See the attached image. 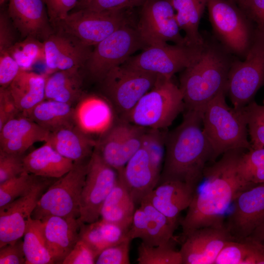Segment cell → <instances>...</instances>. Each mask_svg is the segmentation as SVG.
Masks as SVG:
<instances>
[{
	"mask_svg": "<svg viewBox=\"0 0 264 264\" xmlns=\"http://www.w3.org/2000/svg\"><path fill=\"white\" fill-rule=\"evenodd\" d=\"M245 150L235 149L222 154L204 169L203 182L196 190L180 224L183 240L197 229L225 225L224 215L237 197L255 184L247 182L239 170Z\"/></svg>",
	"mask_w": 264,
	"mask_h": 264,
	"instance_id": "1",
	"label": "cell"
},
{
	"mask_svg": "<svg viewBox=\"0 0 264 264\" xmlns=\"http://www.w3.org/2000/svg\"><path fill=\"white\" fill-rule=\"evenodd\" d=\"M202 127L201 112L186 110L180 125L167 133L159 183L180 180L197 189L207 163L214 162L213 149Z\"/></svg>",
	"mask_w": 264,
	"mask_h": 264,
	"instance_id": "2",
	"label": "cell"
},
{
	"mask_svg": "<svg viewBox=\"0 0 264 264\" xmlns=\"http://www.w3.org/2000/svg\"><path fill=\"white\" fill-rule=\"evenodd\" d=\"M235 59L216 38H204L198 56L180 76L179 87L186 110L201 112L219 93L226 92L229 72Z\"/></svg>",
	"mask_w": 264,
	"mask_h": 264,
	"instance_id": "3",
	"label": "cell"
},
{
	"mask_svg": "<svg viewBox=\"0 0 264 264\" xmlns=\"http://www.w3.org/2000/svg\"><path fill=\"white\" fill-rule=\"evenodd\" d=\"M226 92H220L201 112L202 129L214 151L213 161L224 153L235 149L250 150L247 123L243 109L230 107Z\"/></svg>",
	"mask_w": 264,
	"mask_h": 264,
	"instance_id": "4",
	"label": "cell"
},
{
	"mask_svg": "<svg viewBox=\"0 0 264 264\" xmlns=\"http://www.w3.org/2000/svg\"><path fill=\"white\" fill-rule=\"evenodd\" d=\"M185 109L183 95L172 79L161 77L122 120L145 129L170 126Z\"/></svg>",
	"mask_w": 264,
	"mask_h": 264,
	"instance_id": "5",
	"label": "cell"
},
{
	"mask_svg": "<svg viewBox=\"0 0 264 264\" xmlns=\"http://www.w3.org/2000/svg\"><path fill=\"white\" fill-rule=\"evenodd\" d=\"M206 7L215 38L244 59L253 38V23L233 0H207Z\"/></svg>",
	"mask_w": 264,
	"mask_h": 264,
	"instance_id": "6",
	"label": "cell"
},
{
	"mask_svg": "<svg viewBox=\"0 0 264 264\" xmlns=\"http://www.w3.org/2000/svg\"><path fill=\"white\" fill-rule=\"evenodd\" d=\"M264 86V32L255 29L250 46L244 60L235 59L229 72L226 93L236 109L252 101Z\"/></svg>",
	"mask_w": 264,
	"mask_h": 264,
	"instance_id": "7",
	"label": "cell"
},
{
	"mask_svg": "<svg viewBox=\"0 0 264 264\" xmlns=\"http://www.w3.org/2000/svg\"><path fill=\"white\" fill-rule=\"evenodd\" d=\"M88 163L74 162L72 169L51 184L39 199L31 218L40 220L50 216L78 219Z\"/></svg>",
	"mask_w": 264,
	"mask_h": 264,
	"instance_id": "8",
	"label": "cell"
},
{
	"mask_svg": "<svg viewBox=\"0 0 264 264\" xmlns=\"http://www.w3.org/2000/svg\"><path fill=\"white\" fill-rule=\"evenodd\" d=\"M161 77L122 64L112 68L101 82L107 99L123 119Z\"/></svg>",
	"mask_w": 264,
	"mask_h": 264,
	"instance_id": "9",
	"label": "cell"
},
{
	"mask_svg": "<svg viewBox=\"0 0 264 264\" xmlns=\"http://www.w3.org/2000/svg\"><path fill=\"white\" fill-rule=\"evenodd\" d=\"M127 24L122 10L99 11L80 8L54 24L61 33L90 47Z\"/></svg>",
	"mask_w": 264,
	"mask_h": 264,
	"instance_id": "10",
	"label": "cell"
},
{
	"mask_svg": "<svg viewBox=\"0 0 264 264\" xmlns=\"http://www.w3.org/2000/svg\"><path fill=\"white\" fill-rule=\"evenodd\" d=\"M146 47L136 28L127 24L95 45L86 63L87 69L93 79L101 82L112 68Z\"/></svg>",
	"mask_w": 264,
	"mask_h": 264,
	"instance_id": "11",
	"label": "cell"
},
{
	"mask_svg": "<svg viewBox=\"0 0 264 264\" xmlns=\"http://www.w3.org/2000/svg\"><path fill=\"white\" fill-rule=\"evenodd\" d=\"M118 178L117 171L107 164L94 149L88 161L80 199V223H90L100 219L102 205Z\"/></svg>",
	"mask_w": 264,
	"mask_h": 264,
	"instance_id": "12",
	"label": "cell"
},
{
	"mask_svg": "<svg viewBox=\"0 0 264 264\" xmlns=\"http://www.w3.org/2000/svg\"><path fill=\"white\" fill-rule=\"evenodd\" d=\"M202 46L168 43L148 46L140 53L131 57L123 64L172 79L175 73L183 70L194 62Z\"/></svg>",
	"mask_w": 264,
	"mask_h": 264,
	"instance_id": "13",
	"label": "cell"
},
{
	"mask_svg": "<svg viewBox=\"0 0 264 264\" xmlns=\"http://www.w3.org/2000/svg\"><path fill=\"white\" fill-rule=\"evenodd\" d=\"M136 29L147 47L169 42L187 44L181 34L170 0H145Z\"/></svg>",
	"mask_w": 264,
	"mask_h": 264,
	"instance_id": "14",
	"label": "cell"
},
{
	"mask_svg": "<svg viewBox=\"0 0 264 264\" xmlns=\"http://www.w3.org/2000/svg\"><path fill=\"white\" fill-rule=\"evenodd\" d=\"M146 130L122 120L102 136L95 149L103 160L118 172L141 147Z\"/></svg>",
	"mask_w": 264,
	"mask_h": 264,
	"instance_id": "15",
	"label": "cell"
},
{
	"mask_svg": "<svg viewBox=\"0 0 264 264\" xmlns=\"http://www.w3.org/2000/svg\"><path fill=\"white\" fill-rule=\"evenodd\" d=\"M264 221V183L242 192L233 202V208L225 222L233 240L249 237Z\"/></svg>",
	"mask_w": 264,
	"mask_h": 264,
	"instance_id": "16",
	"label": "cell"
},
{
	"mask_svg": "<svg viewBox=\"0 0 264 264\" xmlns=\"http://www.w3.org/2000/svg\"><path fill=\"white\" fill-rule=\"evenodd\" d=\"M50 179L41 177L27 194L0 208V248L23 236L39 199L52 183Z\"/></svg>",
	"mask_w": 264,
	"mask_h": 264,
	"instance_id": "17",
	"label": "cell"
},
{
	"mask_svg": "<svg viewBox=\"0 0 264 264\" xmlns=\"http://www.w3.org/2000/svg\"><path fill=\"white\" fill-rule=\"evenodd\" d=\"M231 240L225 225L197 229L183 240L179 250L182 264H214L223 247Z\"/></svg>",
	"mask_w": 264,
	"mask_h": 264,
	"instance_id": "18",
	"label": "cell"
},
{
	"mask_svg": "<svg viewBox=\"0 0 264 264\" xmlns=\"http://www.w3.org/2000/svg\"><path fill=\"white\" fill-rule=\"evenodd\" d=\"M117 172L135 203L139 204L158 185L161 175L142 146Z\"/></svg>",
	"mask_w": 264,
	"mask_h": 264,
	"instance_id": "19",
	"label": "cell"
},
{
	"mask_svg": "<svg viewBox=\"0 0 264 264\" xmlns=\"http://www.w3.org/2000/svg\"><path fill=\"white\" fill-rule=\"evenodd\" d=\"M43 0H8V14L15 28L24 38L44 41L52 34Z\"/></svg>",
	"mask_w": 264,
	"mask_h": 264,
	"instance_id": "20",
	"label": "cell"
},
{
	"mask_svg": "<svg viewBox=\"0 0 264 264\" xmlns=\"http://www.w3.org/2000/svg\"><path fill=\"white\" fill-rule=\"evenodd\" d=\"M40 221L44 242L54 263L62 264L80 239L78 219L50 216Z\"/></svg>",
	"mask_w": 264,
	"mask_h": 264,
	"instance_id": "21",
	"label": "cell"
},
{
	"mask_svg": "<svg viewBox=\"0 0 264 264\" xmlns=\"http://www.w3.org/2000/svg\"><path fill=\"white\" fill-rule=\"evenodd\" d=\"M44 63L52 70L81 67L91 52L90 47L62 33L52 34L44 41Z\"/></svg>",
	"mask_w": 264,
	"mask_h": 264,
	"instance_id": "22",
	"label": "cell"
},
{
	"mask_svg": "<svg viewBox=\"0 0 264 264\" xmlns=\"http://www.w3.org/2000/svg\"><path fill=\"white\" fill-rule=\"evenodd\" d=\"M111 107L107 99L93 94L83 95L74 108V124L89 137L103 136L112 126Z\"/></svg>",
	"mask_w": 264,
	"mask_h": 264,
	"instance_id": "23",
	"label": "cell"
},
{
	"mask_svg": "<svg viewBox=\"0 0 264 264\" xmlns=\"http://www.w3.org/2000/svg\"><path fill=\"white\" fill-rule=\"evenodd\" d=\"M196 190L180 180H166L159 183L143 200L177 224L180 213L189 207Z\"/></svg>",
	"mask_w": 264,
	"mask_h": 264,
	"instance_id": "24",
	"label": "cell"
},
{
	"mask_svg": "<svg viewBox=\"0 0 264 264\" xmlns=\"http://www.w3.org/2000/svg\"><path fill=\"white\" fill-rule=\"evenodd\" d=\"M50 133L27 117H17L0 130V150L22 154L36 142H46Z\"/></svg>",
	"mask_w": 264,
	"mask_h": 264,
	"instance_id": "25",
	"label": "cell"
},
{
	"mask_svg": "<svg viewBox=\"0 0 264 264\" xmlns=\"http://www.w3.org/2000/svg\"><path fill=\"white\" fill-rule=\"evenodd\" d=\"M45 142L61 155L75 163L84 162L90 158L97 144L75 124L50 132Z\"/></svg>",
	"mask_w": 264,
	"mask_h": 264,
	"instance_id": "26",
	"label": "cell"
},
{
	"mask_svg": "<svg viewBox=\"0 0 264 264\" xmlns=\"http://www.w3.org/2000/svg\"><path fill=\"white\" fill-rule=\"evenodd\" d=\"M25 171L35 176L59 178L68 172L74 162L58 153L49 143H45L23 157Z\"/></svg>",
	"mask_w": 264,
	"mask_h": 264,
	"instance_id": "27",
	"label": "cell"
},
{
	"mask_svg": "<svg viewBox=\"0 0 264 264\" xmlns=\"http://www.w3.org/2000/svg\"><path fill=\"white\" fill-rule=\"evenodd\" d=\"M45 79L42 74L21 70L7 87L22 116L45 99Z\"/></svg>",
	"mask_w": 264,
	"mask_h": 264,
	"instance_id": "28",
	"label": "cell"
},
{
	"mask_svg": "<svg viewBox=\"0 0 264 264\" xmlns=\"http://www.w3.org/2000/svg\"><path fill=\"white\" fill-rule=\"evenodd\" d=\"M80 67L58 70L46 77L45 99L72 104L83 95Z\"/></svg>",
	"mask_w": 264,
	"mask_h": 264,
	"instance_id": "29",
	"label": "cell"
},
{
	"mask_svg": "<svg viewBox=\"0 0 264 264\" xmlns=\"http://www.w3.org/2000/svg\"><path fill=\"white\" fill-rule=\"evenodd\" d=\"M135 204L118 175L116 184L102 205L100 217L129 230L135 211Z\"/></svg>",
	"mask_w": 264,
	"mask_h": 264,
	"instance_id": "30",
	"label": "cell"
},
{
	"mask_svg": "<svg viewBox=\"0 0 264 264\" xmlns=\"http://www.w3.org/2000/svg\"><path fill=\"white\" fill-rule=\"evenodd\" d=\"M176 12V18L188 45L201 46L204 37L199 32L200 19L207 6V0H170Z\"/></svg>",
	"mask_w": 264,
	"mask_h": 264,
	"instance_id": "31",
	"label": "cell"
},
{
	"mask_svg": "<svg viewBox=\"0 0 264 264\" xmlns=\"http://www.w3.org/2000/svg\"><path fill=\"white\" fill-rule=\"evenodd\" d=\"M80 224V239L88 243L98 255L104 249L128 239V229L101 218L92 223Z\"/></svg>",
	"mask_w": 264,
	"mask_h": 264,
	"instance_id": "32",
	"label": "cell"
},
{
	"mask_svg": "<svg viewBox=\"0 0 264 264\" xmlns=\"http://www.w3.org/2000/svg\"><path fill=\"white\" fill-rule=\"evenodd\" d=\"M74 108L65 103L45 99L25 116L50 132L74 124Z\"/></svg>",
	"mask_w": 264,
	"mask_h": 264,
	"instance_id": "33",
	"label": "cell"
},
{
	"mask_svg": "<svg viewBox=\"0 0 264 264\" xmlns=\"http://www.w3.org/2000/svg\"><path fill=\"white\" fill-rule=\"evenodd\" d=\"M214 264H264V244L251 237L229 241Z\"/></svg>",
	"mask_w": 264,
	"mask_h": 264,
	"instance_id": "34",
	"label": "cell"
},
{
	"mask_svg": "<svg viewBox=\"0 0 264 264\" xmlns=\"http://www.w3.org/2000/svg\"><path fill=\"white\" fill-rule=\"evenodd\" d=\"M140 206L144 210L147 220L146 234L142 242L151 246L171 242L177 224L145 200L141 202Z\"/></svg>",
	"mask_w": 264,
	"mask_h": 264,
	"instance_id": "35",
	"label": "cell"
},
{
	"mask_svg": "<svg viewBox=\"0 0 264 264\" xmlns=\"http://www.w3.org/2000/svg\"><path fill=\"white\" fill-rule=\"evenodd\" d=\"M23 237L25 264H55L44 242L40 220L30 217Z\"/></svg>",
	"mask_w": 264,
	"mask_h": 264,
	"instance_id": "36",
	"label": "cell"
},
{
	"mask_svg": "<svg viewBox=\"0 0 264 264\" xmlns=\"http://www.w3.org/2000/svg\"><path fill=\"white\" fill-rule=\"evenodd\" d=\"M7 51L22 70H29L36 63L45 62L44 42L35 38L27 37L16 42Z\"/></svg>",
	"mask_w": 264,
	"mask_h": 264,
	"instance_id": "37",
	"label": "cell"
},
{
	"mask_svg": "<svg viewBox=\"0 0 264 264\" xmlns=\"http://www.w3.org/2000/svg\"><path fill=\"white\" fill-rule=\"evenodd\" d=\"M137 262L139 264H182L179 250H176L172 242L156 246L143 242L138 248Z\"/></svg>",
	"mask_w": 264,
	"mask_h": 264,
	"instance_id": "38",
	"label": "cell"
},
{
	"mask_svg": "<svg viewBox=\"0 0 264 264\" xmlns=\"http://www.w3.org/2000/svg\"><path fill=\"white\" fill-rule=\"evenodd\" d=\"M40 177L25 171L0 183V208L27 194Z\"/></svg>",
	"mask_w": 264,
	"mask_h": 264,
	"instance_id": "39",
	"label": "cell"
},
{
	"mask_svg": "<svg viewBox=\"0 0 264 264\" xmlns=\"http://www.w3.org/2000/svg\"><path fill=\"white\" fill-rule=\"evenodd\" d=\"M252 149L264 148V105L251 101L243 108Z\"/></svg>",
	"mask_w": 264,
	"mask_h": 264,
	"instance_id": "40",
	"label": "cell"
},
{
	"mask_svg": "<svg viewBox=\"0 0 264 264\" xmlns=\"http://www.w3.org/2000/svg\"><path fill=\"white\" fill-rule=\"evenodd\" d=\"M167 134L159 130L147 129L143 138L142 146L147 150L153 164L160 171L165 157Z\"/></svg>",
	"mask_w": 264,
	"mask_h": 264,
	"instance_id": "41",
	"label": "cell"
},
{
	"mask_svg": "<svg viewBox=\"0 0 264 264\" xmlns=\"http://www.w3.org/2000/svg\"><path fill=\"white\" fill-rule=\"evenodd\" d=\"M131 240L124 241L102 250L97 256L96 264H129V251Z\"/></svg>",
	"mask_w": 264,
	"mask_h": 264,
	"instance_id": "42",
	"label": "cell"
},
{
	"mask_svg": "<svg viewBox=\"0 0 264 264\" xmlns=\"http://www.w3.org/2000/svg\"><path fill=\"white\" fill-rule=\"evenodd\" d=\"M22 154L9 153L0 150V183L25 172Z\"/></svg>",
	"mask_w": 264,
	"mask_h": 264,
	"instance_id": "43",
	"label": "cell"
},
{
	"mask_svg": "<svg viewBox=\"0 0 264 264\" xmlns=\"http://www.w3.org/2000/svg\"><path fill=\"white\" fill-rule=\"evenodd\" d=\"M98 256V254L88 243L79 239L62 264H93Z\"/></svg>",
	"mask_w": 264,
	"mask_h": 264,
	"instance_id": "44",
	"label": "cell"
},
{
	"mask_svg": "<svg viewBox=\"0 0 264 264\" xmlns=\"http://www.w3.org/2000/svg\"><path fill=\"white\" fill-rule=\"evenodd\" d=\"M255 25V29L264 32V0H233Z\"/></svg>",
	"mask_w": 264,
	"mask_h": 264,
	"instance_id": "45",
	"label": "cell"
},
{
	"mask_svg": "<svg viewBox=\"0 0 264 264\" xmlns=\"http://www.w3.org/2000/svg\"><path fill=\"white\" fill-rule=\"evenodd\" d=\"M145 0H91L79 2L81 8L95 11H121L136 6Z\"/></svg>",
	"mask_w": 264,
	"mask_h": 264,
	"instance_id": "46",
	"label": "cell"
},
{
	"mask_svg": "<svg viewBox=\"0 0 264 264\" xmlns=\"http://www.w3.org/2000/svg\"><path fill=\"white\" fill-rule=\"evenodd\" d=\"M21 68L7 50L0 51V85L7 88Z\"/></svg>",
	"mask_w": 264,
	"mask_h": 264,
	"instance_id": "47",
	"label": "cell"
},
{
	"mask_svg": "<svg viewBox=\"0 0 264 264\" xmlns=\"http://www.w3.org/2000/svg\"><path fill=\"white\" fill-rule=\"evenodd\" d=\"M50 21L55 24L65 19L80 0H43Z\"/></svg>",
	"mask_w": 264,
	"mask_h": 264,
	"instance_id": "48",
	"label": "cell"
},
{
	"mask_svg": "<svg viewBox=\"0 0 264 264\" xmlns=\"http://www.w3.org/2000/svg\"><path fill=\"white\" fill-rule=\"evenodd\" d=\"M26 259L22 238L0 248V264H23Z\"/></svg>",
	"mask_w": 264,
	"mask_h": 264,
	"instance_id": "49",
	"label": "cell"
},
{
	"mask_svg": "<svg viewBox=\"0 0 264 264\" xmlns=\"http://www.w3.org/2000/svg\"><path fill=\"white\" fill-rule=\"evenodd\" d=\"M20 112L7 88H0V130Z\"/></svg>",
	"mask_w": 264,
	"mask_h": 264,
	"instance_id": "50",
	"label": "cell"
},
{
	"mask_svg": "<svg viewBox=\"0 0 264 264\" xmlns=\"http://www.w3.org/2000/svg\"><path fill=\"white\" fill-rule=\"evenodd\" d=\"M263 166H264V148L251 149L246 153L243 152L239 162V170L243 177L252 170Z\"/></svg>",
	"mask_w": 264,
	"mask_h": 264,
	"instance_id": "51",
	"label": "cell"
},
{
	"mask_svg": "<svg viewBox=\"0 0 264 264\" xmlns=\"http://www.w3.org/2000/svg\"><path fill=\"white\" fill-rule=\"evenodd\" d=\"M147 228V220L146 214L141 207L136 209L131 226L127 233V238L130 240L140 239L143 241L145 238Z\"/></svg>",
	"mask_w": 264,
	"mask_h": 264,
	"instance_id": "52",
	"label": "cell"
},
{
	"mask_svg": "<svg viewBox=\"0 0 264 264\" xmlns=\"http://www.w3.org/2000/svg\"><path fill=\"white\" fill-rule=\"evenodd\" d=\"M15 27L8 14L2 12L0 16V51L7 50L16 42L13 28Z\"/></svg>",
	"mask_w": 264,
	"mask_h": 264,
	"instance_id": "53",
	"label": "cell"
},
{
	"mask_svg": "<svg viewBox=\"0 0 264 264\" xmlns=\"http://www.w3.org/2000/svg\"><path fill=\"white\" fill-rule=\"evenodd\" d=\"M243 177L247 182L253 184L264 183V166L252 170Z\"/></svg>",
	"mask_w": 264,
	"mask_h": 264,
	"instance_id": "54",
	"label": "cell"
},
{
	"mask_svg": "<svg viewBox=\"0 0 264 264\" xmlns=\"http://www.w3.org/2000/svg\"><path fill=\"white\" fill-rule=\"evenodd\" d=\"M249 237L264 244V221L254 231Z\"/></svg>",
	"mask_w": 264,
	"mask_h": 264,
	"instance_id": "55",
	"label": "cell"
},
{
	"mask_svg": "<svg viewBox=\"0 0 264 264\" xmlns=\"http://www.w3.org/2000/svg\"><path fill=\"white\" fill-rule=\"evenodd\" d=\"M91 0H80L79 2H87Z\"/></svg>",
	"mask_w": 264,
	"mask_h": 264,
	"instance_id": "56",
	"label": "cell"
}]
</instances>
